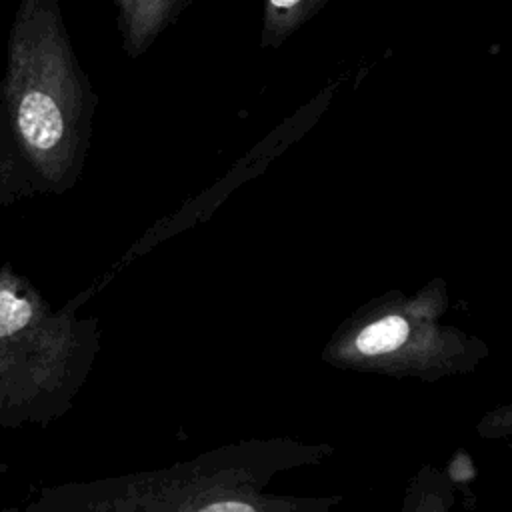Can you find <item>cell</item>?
I'll use <instances>...</instances> for the list:
<instances>
[{
	"label": "cell",
	"instance_id": "cell-2",
	"mask_svg": "<svg viewBox=\"0 0 512 512\" xmlns=\"http://www.w3.org/2000/svg\"><path fill=\"white\" fill-rule=\"evenodd\" d=\"M408 336V324L400 316H388L364 328L356 340V346L364 354H380L398 348Z\"/></svg>",
	"mask_w": 512,
	"mask_h": 512
},
{
	"label": "cell",
	"instance_id": "cell-3",
	"mask_svg": "<svg viewBox=\"0 0 512 512\" xmlns=\"http://www.w3.org/2000/svg\"><path fill=\"white\" fill-rule=\"evenodd\" d=\"M324 2L326 0H268L270 20L278 30L288 32L290 28L316 14Z\"/></svg>",
	"mask_w": 512,
	"mask_h": 512
},
{
	"label": "cell",
	"instance_id": "cell-5",
	"mask_svg": "<svg viewBox=\"0 0 512 512\" xmlns=\"http://www.w3.org/2000/svg\"><path fill=\"white\" fill-rule=\"evenodd\" d=\"M202 508L204 510H254V506L246 502H212Z\"/></svg>",
	"mask_w": 512,
	"mask_h": 512
},
{
	"label": "cell",
	"instance_id": "cell-4",
	"mask_svg": "<svg viewBox=\"0 0 512 512\" xmlns=\"http://www.w3.org/2000/svg\"><path fill=\"white\" fill-rule=\"evenodd\" d=\"M34 310L26 298L8 288H0V338L20 332L30 324Z\"/></svg>",
	"mask_w": 512,
	"mask_h": 512
},
{
	"label": "cell",
	"instance_id": "cell-1",
	"mask_svg": "<svg viewBox=\"0 0 512 512\" xmlns=\"http://www.w3.org/2000/svg\"><path fill=\"white\" fill-rule=\"evenodd\" d=\"M16 120L22 138L36 152H48L62 142L64 116L52 90L42 84L24 88L18 100Z\"/></svg>",
	"mask_w": 512,
	"mask_h": 512
}]
</instances>
